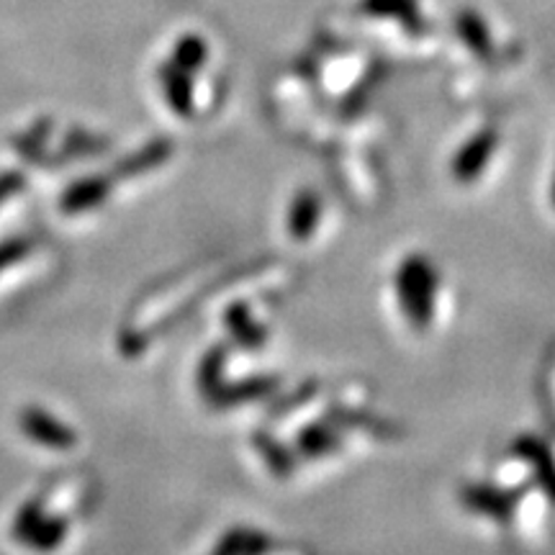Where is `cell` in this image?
<instances>
[{
    "label": "cell",
    "instance_id": "6da1fadb",
    "mask_svg": "<svg viewBox=\"0 0 555 555\" xmlns=\"http://www.w3.org/2000/svg\"><path fill=\"white\" fill-rule=\"evenodd\" d=\"M388 311L393 324L406 337L435 339L453 319V294H450L440 266L422 253H409L393 262L386 275Z\"/></svg>",
    "mask_w": 555,
    "mask_h": 555
},
{
    "label": "cell",
    "instance_id": "7a4b0ae2",
    "mask_svg": "<svg viewBox=\"0 0 555 555\" xmlns=\"http://www.w3.org/2000/svg\"><path fill=\"white\" fill-rule=\"evenodd\" d=\"M502 150L504 144L496 131L494 134L481 131V134H470L468 139H463L461 144H455V150H450V183H455V189L463 191L481 189L478 183L496 178L499 168H502Z\"/></svg>",
    "mask_w": 555,
    "mask_h": 555
}]
</instances>
